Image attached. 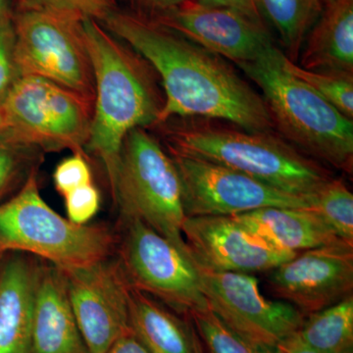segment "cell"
<instances>
[{
    "instance_id": "1",
    "label": "cell",
    "mask_w": 353,
    "mask_h": 353,
    "mask_svg": "<svg viewBox=\"0 0 353 353\" xmlns=\"http://www.w3.org/2000/svg\"><path fill=\"white\" fill-rule=\"evenodd\" d=\"M101 23L159 74L165 101L157 125L199 116L229 121L245 131L275 128L264 99L218 55L128 11L115 9Z\"/></svg>"
},
{
    "instance_id": "2",
    "label": "cell",
    "mask_w": 353,
    "mask_h": 353,
    "mask_svg": "<svg viewBox=\"0 0 353 353\" xmlns=\"http://www.w3.org/2000/svg\"><path fill=\"white\" fill-rule=\"evenodd\" d=\"M95 85L87 148L101 160L112 192L123 143L137 128L157 125L163 103L143 59L99 21L83 19Z\"/></svg>"
},
{
    "instance_id": "3",
    "label": "cell",
    "mask_w": 353,
    "mask_h": 353,
    "mask_svg": "<svg viewBox=\"0 0 353 353\" xmlns=\"http://www.w3.org/2000/svg\"><path fill=\"white\" fill-rule=\"evenodd\" d=\"M283 51L271 46L255 60L239 63L264 94L274 126L304 152L352 173L353 122L315 90L290 75Z\"/></svg>"
},
{
    "instance_id": "4",
    "label": "cell",
    "mask_w": 353,
    "mask_h": 353,
    "mask_svg": "<svg viewBox=\"0 0 353 353\" xmlns=\"http://www.w3.org/2000/svg\"><path fill=\"white\" fill-rule=\"evenodd\" d=\"M272 132L176 126L165 130L167 150L229 167L290 194L308 197L332 178Z\"/></svg>"
},
{
    "instance_id": "5",
    "label": "cell",
    "mask_w": 353,
    "mask_h": 353,
    "mask_svg": "<svg viewBox=\"0 0 353 353\" xmlns=\"http://www.w3.org/2000/svg\"><path fill=\"white\" fill-rule=\"evenodd\" d=\"M116 234L104 225H77L46 203L37 174L0 204V255L31 254L62 270L112 256Z\"/></svg>"
},
{
    "instance_id": "6",
    "label": "cell",
    "mask_w": 353,
    "mask_h": 353,
    "mask_svg": "<svg viewBox=\"0 0 353 353\" xmlns=\"http://www.w3.org/2000/svg\"><path fill=\"white\" fill-rule=\"evenodd\" d=\"M111 194L120 217L143 221L192 256L183 236L185 215L178 172L145 128L132 130L125 139Z\"/></svg>"
},
{
    "instance_id": "7",
    "label": "cell",
    "mask_w": 353,
    "mask_h": 353,
    "mask_svg": "<svg viewBox=\"0 0 353 353\" xmlns=\"http://www.w3.org/2000/svg\"><path fill=\"white\" fill-rule=\"evenodd\" d=\"M94 102L37 76L16 79L0 102L7 131L43 152L85 154Z\"/></svg>"
},
{
    "instance_id": "8",
    "label": "cell",
    "mask_w": 353,
    "mask_h": 353,
    "mask_svg": "<svg viewBox=\"0 0 353 353\" xmlns=\"http://www.w3.org/2000/svg\"><path fill=\"white\" fill-rule=\"evenodd\" d=\"M116 259L132 289L190 318L208 309L190 255L136 218L120 217Z\"/></svg>"
},
{
    "instance_id": "9",
    "label": "cell",
    "mask_w": 353,
    "mask_h": 353,
    "mask_svg": "<svg viewBox=\"0 0 353 353\" xmlns=\"http://www.w3.org/2000/svg\"><path fill=\"white\" fill-rule=\"evenodd\" d=\"M13 20L18 77H41L94 102L83 20L39 8H20Z\"/></svg>"
},
{
    "instance_id": "10",
    "label": "cell",
    "mask_w": 353,
    "mask_h": 353,
    "mask_svg": "<svg viewBox=\"0 0 353 353\" xmlns=\"http://www.w3.org/2000/svg\"><path fill=\"white\" fill-rule=\"evenodd\" d=\"M180 179L185 217L234 216L260 208L310 209L311 199L260 182L229 167L167 150Z\"/></svg>"
},
{
    "instance_id": "11",
    "label": "cell",
    "mask_w": 353,
    "mask_h": 353,
    "mask_svg": "<svg viewBox=\"0 0 353 353\" xmlns=\"http://www.w3.org/2000/svg\"><path fill=\"white\" fill-rule=\"evenodd\" d=\"M196 266L208 308L243 338L276 348L303 326L306 316L285 301L267 299L250 274Z\"/></svg>"
},
{
    "instance_id": "12",
    "label": "cell",
    "mask_w": 353,
    "mask_h": 353,
    "mask_svg": "<svg viewBox=\"0 0 353 353\" xmlns=\"http://www.w3.org/2000/svg\"><path fill=\"white\" fill-rule=\"evenodd\" d=\"M62 271L88 353H104L120 336L132 332V287L115 256Z\"/></svg>"
},
{
    "instance_id": "13",
    "label": "cell",
    "mask_w": 353,
    "mask_h": 353,
    "mask_svg": "<svg viewBox=\"0 0 353 353\" xmlns=\"http://www.w3.org/2000/svg\"><path fill=\"white\" fill-rule=\"evenodd\" d=\"M272 292L304 316L352 296L353 248L323 246L299 252L272 270Z\"/></svg>"
},
{
    "instance_id": "14",
    "label": "cell",
    "mask_w": 353,
    "mask_h": 353,
    "mask_svg": "<svg viewBox=\"0 0 353 353\" xmlns=\"http://www.w3.org/2000/svg\"><path fill=\"white\" fill-rule=\"evenodd\" d=\"M153 21L236 64L256 59L274 44L264 24L234 9L205 6L196 0H185Z\"/></svg>"
},
{
    "instance_id": "15",
    "label": "cell",
    "mask_w": 353,
    "mask_h": 353,
    "mask_svg": "<svg viewBox=\"0 0 353 353\" xmlns=\"http://www.w3.org/2000/svg\"><path fill=\"white\" fill-rule=\"evenodd\" d=\"M182 231L194 263L209 270L270 271L299 254L272 248L232 216L185 217Z\"/></svg>"
},
{
    "instance_id": "16",
    "label": "cell",
    "mask_w": 353,
    "mask_h": 353,
    "mask_svg": "<svg viewBox=\"0 0 353 353\" xmlns=\"http://www.w3.org/2000/svg\"><path fill=\"white\" fill-rule=\"evenodd\" d=\"M32 353H88L63 271L43 260L39 262L32 304Z\"/></svg>"
},
{
    "instance_id": "17",
    "label": "cell",
    "mask_w": 353,
    "mask_h": 353,
    "mask_svg": "<svg viewBox=\"0 0 353 353\" xmlns=\"http://www.w3.org/2000/svg\"><path fill=\"white\" fill-rule=\"evenodd\" d=\"M27 255L12 252L0 266V353H32V304L39 262Z\"/></svg>"
},
{
    "instance_id": "18",
    "label": "cell",
    "mask_w": 353,
    "mask_h": 353,
    "mask_svg": "<svg viewBox=\"0 0 353 353\" xmlns=\"http://www.w3.org/2000/svg\"><path fill=\"white\" fill-rule=\"evenodd\" d=\"M232 217L282 252L299 253L323 246L347 245L311 209L266 208Z\"/></svg>"
},
{
    "instance_id": "19",
    "label": "cell",
    "mask_w": 353,
    "mask_h": 353,
    "mask_svg": "<svg viewBox=\"0 0 353 353\" xmlns=\"http://www.w3.org/2000/svg\"><path fill=\"white\" fill-rule=\"evenodd\" d=\"M129 321L132 334L150 353H206L190 318L132 288Z\"/></svg>"
},
{
    "instance_id": "20",
    "label": "cell",
    "mask_w": 353,
    "mask_h": 353,
    "mask_svg": "<svg viewBox=\"0 0 353 353\" xmlns=\"http://www.w3.org/2000/svg\"><path fill=\"white\" fill-rule=\"evenodd\" d=\"M310 31L303 68L353 75V0H330Z\"/></svg>"
},
{
    "instance_id": "21",
    "label": "cell",
    "mask_w": 353,
    "mask_h": 353,
    "mask_svg": "<svg viewBox=\"0 0 353 353\" xmlns=\"http://www.w3.org/2000/svg\"><path fill=\"white\" fill-rule=\"evenodd\" d=\"M297 334L318 353H353V296L306 316Z\"/></svg>"
},
{
    "instance_id": "22",
    "label": "cell",
    "mask_w": 353,
    "mask_h": 353,
    "mask_svg": "<svg viewBox=\"0 0 353 353\" xmlns=\"http://www.w3.org/2000/svg\"><path fill=\"white\" fill-rule=\"evenodd\" d=\"M263 18L270 21L280 36L287 57L297 59L311 28L319 18L321 0H256Z\"/></svg>"
},
{
    "instance_id": "23",
    "label": "cell",
    "mask_w": 353,
    "mask_h": 353,
    "mask_svg": "<svg viewBox=\"0 0 353 353\" xmlns=\"http://www.w3.org/2000/svg\"><path fill=\"white\" fill-rule=\"evenodd\" d=\"M316 213L343 243L353 248V194L341 180L331 178L311 196Z\"/></svg>"
},
{
    "instance_id": "24",
    "label": "cell",
    "mask_w": 353,
    "mask_h": 353,
    "mask_svg": "<svg viewBox=\"0 0 353 353\" xmlns=\"http://www.w3.org/2000/svg\"><path fill=\"white\" fill-rule=\"evenodd\" d=\"M43 150L10 132H0V196L21 189L41 163Z\"/></svg>"
},
{
    "instance_id": "25",
    "label": "cell",
    "mask_w": 353,
    "mask_h": 353,
    "mask_svg": "<svg viewBox=\"0 0 353 353\" xmlns=\"http://www.w3.org/2000/svg\"><path fill=\"white\" fill-rule=\"evenodd\" d=\"M282 64L290 75L305 83L348 119H353V75L304 69L290 60L285 53Z\"/></svg>"
},
{
    "instance_id": "26",
    "label": "cell",
    "mask_w": 353,
    "mask_h": 353,
    "mask_svg": "<svg viewBox=\"0 0 353 353\" xmlns=\"http://www.w3.org/2000/svg\"><path fill=\"white\" fill-rule=\"evenodd\" d=\"M190 319L206 353H278L276 348L253 343L236 333L209 308L194 313Z\"/></svg>"
},
{
    "instance_id": "27",
    "label": "cell",
    "mask_w": 353,
    "mask_h": 353,
    "mask_svg": "<svg viewBox=\"0 0 353 353\" xmlns=\"http://www.w3.org/2000/svg\"><path fill=\"white\" fill-rule=\"evenodd\" d=\"M20 8H39L101 22L115 10V0H20Z\"/></svg>"
},
{
    "instance_id": "28",
    "label": "cell",
    "mask_w": 353,
    "mask_h": 353,
    "mask_svg": "<svg viewBox=\"0 0 353 353\" xmlns=\"http://www.w3.org/2000/svg\"><path fill=\"white\" fill-rule=\"evenodd\" d=\"M15 43V27L10 13L0 18V102L18 78Z\"/></svg>"
},
{
    "instance_id": "29",
    "label": "cell",
    "mask_w": 353,
    "mask_h": 353,
    "mask_svg": "<svg viewBox=\"0 0 353 353\" xmlns=\"http://www.w3.org/2000/svg\"><path fill=\"white\" fill-rule=\"evenodd\" d=\"M55 188L61 196L92 183V174L85 155L74 153L62 160L53 174Z\"/></svg>"
},
{
    "instance_id": "30",
    "label": "cell",
    "mask_w": 353,
    "mask_h": 353,
    "mask_svg": "<svg viewBox=\"0 0 353 353\" xmlns=\"http://www.w3.org/2000/svg\"><path fill=\"white\" fill-rule=\"evenodd\" d=\"M63 197L68 219L77 225H87L99 212L101 194L94 183L74 190Z\"/></svg>"
},
{
    "instance_id": "31",
    "label": "cell",
    "mask_w": 353,
    "mask_h": 353,
    "mask_svg": "<svg viewBox=\"0 0 353 353\" xmlns=\"http://www.w3.org/2000/svg\"><path fill=\"white\" fill-rule=\"evenodd\" d=\"M132 7V13L154 20L159 16L173 10L185 0H129Z\"/></svg>"
},
{
    "instance_id": "32",
    "label": "cell",
    "mask_w": 353,
    "mask_h": 353,
    "mask_svg": "<svg viewBox=\"0 0 353 353\" xmlns=\"http://www.w3.org/2000/svg\"><path fill=\"white\" fill-rule=\"evenodd\" d=\"M201 4L211 6L227 7L245 14L250 19L264 24V18L260 12L256 0H196Z\"/></svg>"
},
{
    "instance_id": "33",
    "label": "cell",
    "mask_w": 353,
    "mask_h": 353,
    "mask_svg": "<svg viewBox=\"0 0 353 353\" xmlns=\"http://www.w3.org/2000/svg\"><path fill=\"white\" fill-rule=\"evenodd\" d=\"M104 353H150L141 345V341L130 333L123 334L117 341H114L112 345Z\"/></svg>"
},
{
    "instance_id": "34",
    "label": "cell",
    "mask_w": 353,
    "mask_h": 353,
    "mask_svg": "<svg viewBox=\"0 0 353 353\" xmlns=\"http://www.w3.org/2000/svg\"><path fill=\"white\" fill-rule=\"evenodd\" d=\"M276 350L278 353H318L305 345L297 333L281 343Z\"/></svg>"
},
{
    "instance_id": "35",
    "label": "cell",
    "mask_w": 353,
    "mask_h": 353,
    "mask_svg": "<svg viewBox=\"0 0 353 353\" xmlns=\"http://www.w3.org/2000/svg\"><path fill=\"white\" fill-rule=\"evenodd\" d=\"M9 6H10V0H0V18L10 14Z\"/></svg>"
},
{
    "instance_id": "36",
    "label": "cell",
    "mask_w": 353,
    "mask_h": 353,
    "mask_svg": "<svg viewBox=\"0 0 353 353\" xmlns=\"http://www.w3.org/2000/svg\"><path fill=\"white\" fill-rule=\"evenodd\" d=\"M7 129L6 120L4 114L2 112L1 106H0V132L6 131Z\"/></svg>"
},
{
    "instance_id": "37",
    "label": "cell",
    "mask_w": 353,
    "mask_h": 353,
    "mask_svg": "<svg viewBox=\"0 0 353 353\" xmlns=\"http://www.w3.org/2000/svg\"><path fill=\"white\" fill-rule=\"evenodd\" d=\"M321 1H322V3L324 4V6H325V4H326L327 2H329L330 0H321Z\"/></svg>"
}]
</instances>
